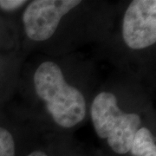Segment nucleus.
<instances>
[{
  "mask_svg": "<svg viewBox=\"0 0 156 156\" xmlns=\"http://www.w3.org/2000/svg\"><path fill=\"white\" fill-rule=\"evenodd\" d=\"M134 156H156V147L153 134L147 128L137 130L130 148Z\"/></svg>",
  "mask_w": 156,
  "mask_h": 156,
  "instance_id": "obj_5",
  "label": "nucleus"
},
{
  "mask_svg": "<svg viewBox=\"0 0 156 156\" xmlns=\"http://www.w3.org/2000/svg\"><path fill=\"white\" fill-rule=\"evenodd\" d=\"M35 89L46 103L56 124L69 128L82 122L86 114V102L77 89L68 84L60 67L53 62H43L34 75Z\"/></svg>",
  "mask_w": 156,
  "mask_h": 156,
  "instance_id": "obj_1",
  "label": "nucleus"
},
{
  "mask_svg": "<svg viewBox=\"0 0 156 156\" xmlns=\"http://www.w3.org/2000/svg\"><path fill=\"white\" fill-rule=\"evenodd\" d=\"M28 156H47L44 152L42 151H34L31 154H30Z\"/></svg>",
  "mask_w": 156,
  "mask_h": 156,
  "instance_id": "obj_8",
  "label": "nucleus"
},
{
  "mask_svg": "<svg viewBox=\"0 0 156 156\" xmlns=\"http://www.w3.org/2000/svg\"><path fill=\"white\" fill-rule=\"evenodd\" d=\"M122 36L129 48L141 50L156 42V1L134 0L123 17Z\"/></svg>",
  "mask_w": 156,
  "mask_h": 156,
  "instance_id": "obj_4",
  "label": "nucleus"
},
{
  "mask_svg": "<svg viewBox=\"0 0 156 156\" xmlns=\"http://www.w3.org/2000/svg\"><path fill=\"white\" fill-rule=\"evenodd\" d=\"M91 117L97 135L108 139L112 150L120 154L130 151L140 125V117L137 114L123 112L118 107L115 95L101 92L93 101Z\"/></svg>",
  "mask_w": 156,
  "mask_h": 156,
  "instance_id": "obj_2",
  "label": "nucleus"
},
{
  "mask_svg": "<svg viewBox=\"0 0 156 156\" xmlns=\"http://www.w3.org/2000/svg\"><path fill=\"white\" fill-rule=\"evenodd\" d=\"M25 3V0H0V7L5 11H13Z\"/></svg>",
  "mask_w": 156,
  "mask_h": 156,
  "instance_id": "obj_7",
  "label": "nucleus"
},
{
  "mask_svg": "<svg viewBox=\"0 0 156 156\" xmlns=\"http://www.w3.org/2000/svg\"><path fill=\"white\" fill-rule=\"evenodd\" d=\"M0 156H15V143L11 134L0 128Z\"/></svg>",
  "mask_w": 156,
  "mask_h": 156,
  "instance_id": "obj_6",
  "label": "nucleus"
},
{
  "mask_svg": "<svg viewBox=\"0 0 156 156\" xmlns=\"http://www.w3.org/2000/svg\"><path fill=\"white\" fill-rule=\"evenodd\" d=\"M81 4L80 0H36L23 17L25 32L34 41H45L55 33L61 18Z\"/></svg>",
  "mask_w": 156,
  "mask_h": 156,
  "instance_id": "obj_3",
  "label": "nucleus"
}]
</instances>
